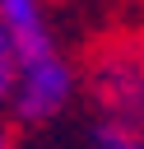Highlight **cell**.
I'll return each instance as SVG.
<instances>
[{
  "label": "cell",
  "instance_id": "obj_1",
  "mask_svg": "<svg viewBox=\"0 0 144 149\" xmlns=\"http://www.w3.org/2000/svg\"><path fill=\"white\" fill-rule=\"evenodd\" d=\"M70 88H74V70L56 51H46V56L19 65V74H14V107H19L23 121H42V116L65 107Z\"/></svg>",
  "mask_w": 144,
  "mask_h": 149
},
{
  "label": "cell",
  "instance_id": "obj_2",
  "mask_svg": "<svg viewBox=\"0 0 144 149\" xmlns=\"http://www.w3.org/2000/svg\"><path fill=\"white\" fill-rule=\"evenodd\" d=\"M93 84H98L102 102H107L116 116L135 121V112H139V61H135L130 47H125V51H121V47L102 51L98 65H93Z\"/></svg>",
  "mask_w": 144,
  "mask_h": 149
},
{
  "label": "cell",
  "instance_id": "obj_3",
  "mask_svg": "<svg viewBox=\"0 0 144 149\" xmlns=\"http://www.w3.org/2000/svg\"><path fill=\"white\" fill-rule=\"evenodd\" d=\"M0 33L9 37V47H14V61H19V65H28V61H37V56L56 51L37 0H0Z\"/></svg>",
  "mask_w": 144,
  "mask_h": 149
},
{
  "label": "cell",
  "instance_id": "obj_4",
  "mask_svg": "<svg viewBox=\"0 0 144 149\" xmlns=\"http://www.w3.org/2000/svg\"><path fill=\"white\" fill-rule=\"evenodd\" d=\"M98 149H139V135L121 121H107V126H98Z\"/></svg>",
  "mask_w": 144,
  "mask_h": 149
},
{
  "label": "cell",
  "instance_id": "obj_5",
  "mask_svg": "<svg viewBox=\"0 0 144 149\" xmlns=\"http://www.w3.org/2000/svg\"><path fill=\"white\" fill-rule=\"evenodd\" d=\"M14 74H19V61H14V47H9V37L0 33V98L14 88Z\"/></svg>",
  "mask_w": 144,
  "mask_h": 149
},
{
  "label": "cell",
  "instance_id": "obj_6",
  "mask_svg": "<svg viewBox=\"0 0 144 149\" xmlns=\"http://www.w3.org/2000/svg\"><path fill=\"white\" fill-rule=\"evenodd\" d=\"M0 149H9V130L5 126H0Z\"/></svg>",
  "mask_w": 144,
  "mask_h": 149
}]
</instances>
